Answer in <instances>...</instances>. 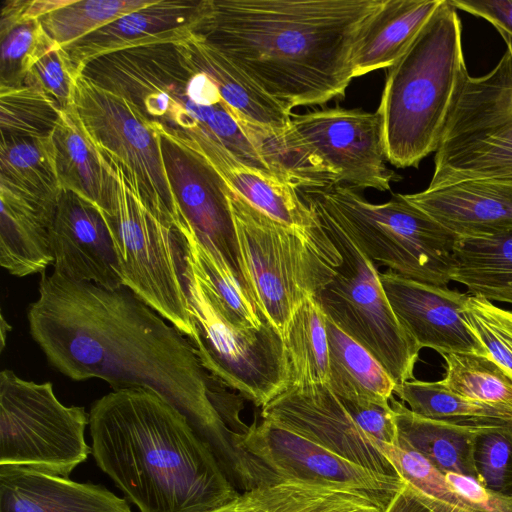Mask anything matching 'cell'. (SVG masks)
<instances>
[{"label":"cell","mask_w":512,"mask_h":512,"mask_svg":"<svg viewBox=\"0 0 512 512\" xmlns=\"http://www.w3.org/2000/svg\"><path fill=\"white\" fill-rule=\"evenodd\" d=\"M27 319L32 338L61 374L157 393L185 416L223 468L235 464V432L220 411L227 387L205 369L190 340L129 288L44 272Z\"/></svg>","instance_id":"1"},{"label":"cell","mask_w":512,"mask_h":512,"mask_svg":"<svg viewBox=\"0 0 512 512\" xmlns=\"http://www.w3.org/2000/svg\"><path fill=\"white\" fill-rule=\"evenodd\" d=\"M384 0H201L191 31L288 110L345 96Z\"/></svg>","instance_id":"2"},{"label":"cell","mask_w":512,"mask_h":512,"mask_svg":"<svg viewBox=\"0 0 512 512\" xmlns=\"http://www.w3.org/2000/svg\"><path fill=\"white\" fill-rule=\"evenodd\" d=\"M89 428L97 466L140 512H205L240 495L185 416L151 390L97 399Z\"/></svg>","instance_id":"3"},{"label":"cell","mask_w":512,"mask_h":512,"mask_svg":"<svg viewBox=\"0 0 512 512\" xmlns=\"http://www.w3.org/2000/svg\"><path fill=\"white\" fill-rule=\"evenodd\" d=\"M186 36L99 56L80 74L129 101L157 132L190 146L212 164L231 153L245 166L276 178L215 82L192 59L183 43Z\"/></svg>","instance_id":"4"},{"label":"cell","mask_w":512,"mask_h":512,"mask_svg":"<svg viewBox=\"0 0 512 512\" xmlns=\"http://www.w3.org/2000/svg\"><path fill=\"white\" fill-rule=\"evenodd\" d=\"M467 73L461 21L457 9L443 0L386 76L376 111L390 164L418 167L437 150Z\"/></svg>","instance_id":"5"},{"label":"cell","mask_w":512,"mask_h":512,"mask_svg":"<svg viewBox=\"0 0 512 512\" xmlns=\"http://www.w3.org/2000/svg\"><path fill=\"white\" fill-rule=\"evenodd\" d=\"M229 200L261 317L283 333L296 307L333 278L341 255L319 219L312 229L301 230L273 219L231 188Z\"/></svg>","instance_id":"6"},{"label":"cell","mask_w":512,"mask_h":512,"mask_svg":"<svg viewBox=\"0 0 512 512\" xmlns=\"http://www.w3.org/2000/svg\"><path fill=\"white\" fill-rule=\"evenodd\" d=\"M305 191L373 263L421 283L446 286L452 281L459 238L403 194L374 204L343 184Z\"/></svg>","instance_id":"7"},{"label":"cell","mask_w":512,"mask_h":512,"mask_svg":"<svg viewBox=\"0 0 512 512\" xmlns=\"http://www.w3.org/2000/svg\"><path fill=\"white\" fill-rule=\"evenodd\" d=\"M486 75L464 76L435 151L427 189L473 179L512 181V36Z\"/></svg>","instance_id":"8"},{"label":"cell","mask_w":512,"mask_h":512,"mask_svg":"<svg viewBox=\"0 0 512 512\" xmlns=\"http://www.w3.org/2000/svg\"><path fill=\"white\" fill-rule=\"evenodd\" d=\"M341 255L333 278L314 297L324 315L368 350L395 384L414 379L420 348L398 322L375 264L309 192L299 191Z\"/></svg>","instance_id":"9"},{"label":"cell","mask_w":512,"mask_h":512,"mask_svg":"<svg viewBox=\"0 0 512 512\" xmlns=\"http://www.w3.org/2000/svg\"><path fill=\"white\" fill-rule=\"evenodd\" d=\"M101 153L113 174L102 212L114 240L124 286L188 338L192 324L174 224L142 200L116 160Z\"/></svg>","instance_id":"10"},{"label":"cell","mask_w":512,"mask_h":512,"mask_svg":"<svg viewBox=\"0 0 512 512\" xmlns=\"http://www.w3.org/2000/svg\"><path fill=\"white\" fill-rule=\"evenodd\" d=\"M179 251L192 324L188 339L206 370L227 388L263 407L289 385L282 333L266 318L258 329L230 324L211 301L190 260Z\"/></svg>","instance_id":"11"},{"label":"cell","mask_w":512,"mask_h":512,"mask_svg":"<svg viewBox=\"0 0 512 512\" xmlns=\"http://www.w3.org/2000/svg\"><path fill=\"white\" fill-rule=\"evenodd\" d=\"M89 413L66 406L50 382L36 383L13 371L0 373V465L69 478L92 453L85 442Z\"/></svg>","instance_id":"12"},{"label":"cell","mask_w":512,"mask_h":512,"mask_svg":"<svg viewBox=\"0 0 512 512\" xmlns=\"http://www.w3.org/2000/svg\"><path fill=\"white\" fill-rule=\"evenodd\" d=\"M245 490L281 481H301L366 491L393 499L405 486L399 476L371 471L323 446L262 419L234 434Z\"/></svg>","instance_id":"13"},{"label":"cell","mask_w":512,"mask_h":512,"mask_svg":"<svg viewBox=\"0 0 512 512\" xmlns=\"http://www.w3.org/2000/svg\"><path fill=\"white\" fill-rule=\"evenodd\" d=\"M74 107L97 148L116 160L142 200L173 224L183 214L167 178L159 133L126 99L81 74Z\"/></svg>","instance_id":"14"},{"label":"cell","mask_w":512,"mask_h":512,"mask_svg":"<svg viewBox=\"0 0 512 512\" xmlns=\"http://www.w3.org/2000/svg\"><path fill=\"white\" fill-rule=\"evenodd\" d=\"M158 133L165 171L179 209L199 240L227 264L258 309L240 254L228 184L200 152L166 133Z\"/></svg>","instance_id":"15"},{"label":"cell","mask_w":512,"mask_h":512,"mask_svg":"<svg viewBox=\"0 0 512 512\" xmlns=\"http://www.w3.org/2000/svg\"><path fill=\"white\" fill-rule=\"evenodd\" d=\"M300 141L353 189L390 190L400 176L386 165L379 113L326 107L292 114Z\"/></svg>","instance_id":"16"},{"label":"cell","mask_w":512,"mask_h":512,"mask_svg":"<svg viewBox=\"0 0 512 512\" xmlns=\"http://www.w3.org/2000/svg\"><path fill=\"white\" fill-rule=\"evenodd\" d=\"M262 408L275 423L371 471L398 476L387 458L326 383L290 385Z\"/></svg>","instance_id":"17"},{"label":"cell","mask_w":512,"mask_h":512,"mask_svg":"<svg viewBox=\"0 0 512 512\" xmlns=\"http://www.w3.org/2000/svg\"><path fill=\"white\" fill-rule=\"evenodd\" d=\"M379 279L398 322L420 349L488 356L464 317L468 295L391 270L379 273Z\"/></svg>","instance_id":"18"},{"label":"cell","mask_w":512,"mask_h":512,"mask_svg":"<svg viewBox=\"0 0 512 512\" xmlns=\"http://www.w3.org/2000/svg\"><path fill=\"white\" fill-rule=\"evenodd\" d=\"M54 272L107 289L124 287L119 259L100 207L70 190L59 198L50 231Z\"/></svg>","instance_id":"19"},{"label":"cell","mask_w":512,"mask_h":512,"mask_svg":"<svg viewBox=\"0 0 512 512\" xmlns=\"http://www.w3.org/2000/svg\"><path fill=\"white\" fill-rule=\"evenodd\" d=\"M403 196L460 239L512 231L510 180H465Z\"/></svg>","instance_id":"20"},{"label":"cell","mask_w":512,"mask_h":512,"mask_svg":"<svg viewBox=\"0 0 512 512\" xmlns=\"http://www.w3.org/2000/svg\"><path fill=\"white\" fill-rule=\"evenodd\" d=\"M201 0H154L85 37L61 47L73 69L102 55L159 41L177 40L191 32Z\"/></svg>","instance_id":"21"},{"label":"cell","mask_w":512,"mask_h":512,"mask_svg":"<svg viewBox=\"0 0 512 512\" xmlns=\"http://www.w3.org/2000/svg\"><path fill=\"white\" fill-rule=\"evenodd\" d=\"M0 512H132L101 485L34 469L0 465Z\"/></svg>","instance_id":"22"},{"label":"cell","mask_w":512,"mask_h":512,"mask_svg":"<svg viewBox=\"0 0 512 512\" xmlns=\"http://www.w3.org/2000/svg\"><path fill=\"white\" fill-rule=\"evenodd\" d=\"M0 264L11 275L44 273L53 265L50 231L57 204L0 187Z\"/></svg>","instance_id":"23"},{"label":"cell","mask_w":512,"mask_h":512,"mask_svg":"<svg viewBox=\"0 0 512 512\" xmlns=\"http://www.w3.org/2000/svg\"><path fill=\"white\" fill-rule=\"evenodd\" d=\"M442 1L384 0L357 39L352 57L354 78L393 66Z\"/></svg>","instance_id":"24"},{"label":"cell","mask_w":512,"mask_h":512,"mask_svg":"<svg viewBox=\"0 0 512 512\" xmlns=\"http://www.w3.org/2000/svg\"><path fill=\"white\" fill-rule=\"evenodd\" d=\"M51 138L62 189L73 191L104 209L113 183L112 170L75 107L61 111Z\"/></svg>","instance_id":"25"},{"label":"cell","mask_w":512,"mask_h":512,"mask_svg":"<svg viewBox=\"0 0 512 512\" xmlns=\"http://www.w3.org/2000/svg\"><path fill=\"white\" fill-rule=\"evenodd\" d=\"M389 403L394 413L398 446L419 453L444 474L456 473L477 479L472 444L479 425L420 416L393 395Z\"/></svg>","instance_id":"26"},{"label":"cell","mask_w":512,"mask_h":512,"mask_svg":"<svg viewBox=\"0 0 512 512\" xmlns=\"http://www.w3.org/2000/svg\"><path fill=\"white\" fill-rule=\"evenodd\" d=\"M183 43L195 63L215 82L220 95L239 121L270 128H285L292 111L266 94L228 58L192 31Z\"/></svg>","instance_id":"27"},{"label":"cell","mask_w":512,"mask_h":512,"mask_svg":"<svg viewBox=\"0 0 512 512\" xmlns=\"http://www.w3.org/2000/svg\"><path fill=\"white\" fill-rule=\"evenodd\" d=\"M238 123L280 181L298 191L340 184L338 175L300 141L290 124L285 128H270L239 120Z\"/></svg>","instance_id":"28"},{"label":"cell","mask_w":512,"mask_h":512,"mask_svg":"<svg viewBox=\"0 0 512 512\" xmlns=\"http://www.w3.org/2000/svg\"><path fill=\"white\" fill-rule=\"evenodd\" d=\"M0 187L57 204L63 189L51 136L1 134Z\"/></svg>","instance_id":"29"},{"label":"cell","mask_w":512,"mask_h":512,"mask_svg":"<svg viewBox=\"0 0 512 512\" xmlns=\"http://www.w3.org/2000/svg\"><path fill=\"white\" fill-rule=\"evenodd\" d=\"M329 346L328 387L340 398L389 401L395 382L374 356L325 316Z\"/></svg>","instance_id":"30"},{"label":"cell","mask_w":512,"mask_h":512,"mask_svg":"<svg viewBox=\"0 0 512 512\" xmlns=\"http://www.w3.org/2000/svg\"><path fill=\"white\" fill-rule=\"evenodd\" d=\"M453 281L472 295L512 304V231L484 238H465L455 249Z\"/></svg>","instance_id":"31"},{"label":"cell","mask_w":512,"mask_h":512,"mask_svg":"<svg viewBox=\"0 0 512 512\" xmlns=\"http://www.w3.org/2000/svg\"><path fill=\"white\" fill-rule=\"evenodd\" d=\"M289 385L327 383L329 346L325 315L314 297L304 299L293 311L282 333Z\"/></svg>","instance_id":"32"},{"label":"cell","mask_w":512,"mask_h":512,"mask_svg":"<svg viewBox=\"0 0 512 512\" xmlns=\"http://www.w3.org/2000/svg\"><path fill=\"white\" fill-rule=\"evenodd\" d=\"M219 173L233 191L273 219L301 230H310L318 224L316 214L298 190L279 179L237 160Z\"/></svg>","instance_id":"33"},{"label":"cell","mask_w":512,"mask_h":512,"mask_svg":"<svg viewBox=\"0 0 512 512\" xmlns=\"http://www.w3.org/2000/svg\"><path fill=\"white\" fill-rule=\"evenodd\" d=\"M373 501L387 507L392 499L366 491L301 481H281L240 494L238 512H311L342 502Z\"/></svg>","instance_id":"34"},{"label":"cell","mask_w":512,"mask_h":512,"mask_svg":"<svg viewBox=\"0 0 512 512\" xmlns=\"http://www.w3.org/2000/svg\"><path fill=\"white\" fill-rule=\"evenodd\" d=\"M393 393L414 413L464 425L512 422V413L468 399L441 381L408 380L395 384Z\"/></svg>","instance_id":"35"},{"label":"cell","mask_w":512,"mask_h":512,"mask_svg":"<svg viewBox=\"0 0 512 512\" xmlns=\"http://www.w3.org/2000/svg\"><path fill=\"white\" fill-rule=\"evenodd\" d=\"M444 384L468 399L512 413V376L489 356L443 353Z\"/></svg>","instance_id":"36"},{"label":"cell","mask_w":512,"mask_h":512,"mask_svg":"<svg viewBox=\"0 0 512 512\" xmlns=\"http://www.w3.org/2000/svg\"><path fill=\"white\" fill-rule=\"evenodd\" d=\"M154 0H68L38 20L46 35L65 47Z\"/></svg>","instance_id":"37"},{"label":"cell","mask_w":512,"mask_h":512,"mask_svg":"<svg viewBox=\"0 0 512 512\" xmlns=\"http://www.w3.org/2000/svg\"><path fill=\"white\" fill-rule=\"evenodd\" d=\"M60 114L56 103L35 86L0 88L1 134L51 136Z\"/></svg>","instance_id":"38"},{"label":"cell","mask_w":512,"mask_h":512,"mask_svg":"<svg viewBox=\"0 0 512 512\" xmlns=\"http://www.w3.org/2000/svg\"><path fill=\"white\" fill-rule=\"evenodd\" d=\"M54 46L38 19L0 20V88L22 86L33 64Z\"/></svg>","instance_id":"39"},{"label":"cell","mask_w":512,"mask_h":512,"mask_svg":"<svg viewBox=\"0 0 512 512\" xmlns=\"http://www.w3.org/2000/svg\"><path fill=\"white\" fill-rule=\"evenodd\" d=\"M472 455L477 480L491 490L512 496V422L479 425Z\"/></svg>","instance_id":"40"},{"label":"cell","mask_w":512,"mask_h":512,"mask_svg":"<svg viewBox=\"0 0 512 512\" xmlns=\"http://www.w3.org/2000/svg\"><path fill=\"white\" fill-rule=\"evenodd\" d=\"M375 444L391 463L397 475L416 492L446 504L474 510L452 488L446 474L436 468L425 457L396 444L378 440H375Z\"/></svg>","instance_id":"41"},{"label":"cell","mask_w":512,"mask_h":512,"mask_svg":"<svg viewBox=\"0 0 512 512\" xmlns=\"http://www.w3.org/2000/svg\"><path fill=\"white\" fill-rule=\"evenodd\" d=\"M464 317L488 356L512 376V312L471 295L466 301Z\"/></svg>","instance_id":"42"},{"label":"cell","mask_w":512,"mask_h":512,"mask_svg":"<svg viewBox=\"0 0 512 512\" xmlns=\"http://www.w3.org/2000/svg\"><path fill=\"white\" fill-rule=\"evenodd\" d=\"M77 74L66 52L54 46L44 53L28 71L24 84L42 90L63 110L74 107Z\"/></svg>","instance_id":"43"},{"label":"cell","mask_w":512,"mask_h":512,"mask_svg":"<svg viewBox=\"0 0 512 512\" xmlns=\"http://www.w3.org/2000/svg\"><path fill=\"white\" fill-rule=\"evenodd\" d=\"M452 488L477 512H512V496L504 495L482 485L476 478L448 473Z\"/></svg>","instance_id":"44"},{"label":"cell","mask_w":512,"mask_h":512,"mask_svg":"<svg viewBox=\"0 0 512 512\" xmlns=\"http://www.w3.org/2000/svg\"><path fill=\"white\" fill-rule=\"evenodd\" d=\"M456 9L489 21L498 32L512 36V0H449Z\"/></svg>","instance_id":"45"},{"label":"cell","mask_w":512,"mask_h":512,"mask_svg":"<svg viewBox=\"0 0 512 512\" xmlns=\"http://www.w3.org/2000/svg\"><path fill=\"white\" fill-rule=\"evenodd\" d=\"M68 0H6L0 20L21 21L39 19L44 14L66 4Z\"/></svg>","instance_id":"46"},{"label":"cell","mask_w":512,"mask_h":512,"mask_svg":"<svg viewBox=\"0 0 512 512\" xmlns=\"http://www.w3.org/2000/svg\"><path fill=\"white\" fill-rule=\"evenodd\" d=\"M448 505L421 495L405 483L385 512H444Z\"/></svg>","instance_id":"47"},{"label":"cell","mask_w":512,"mask_h":512,"mask_svg":"<svg viewBox=\"0 0 512 512\" xmlns=\"http://www.w3.org/2000/svg\"><path fill=\"white\" fill-rule=\"evenodd\" d=\"M387 507L373 501L342 502L331 504L311 512H385Z\"/></svg>","instance_id":"48"},{"label":"cell","mask_w":512,"mask_h":512,"mask_svg":"<svg viewBox=\"0 0 512 512\" xmlns=\"http://www.w3.org/2000/svg\"><path fill=\"white\" fill-rule=\"evenodd\" d=\"M236 500L227 505H224V506L212 509V510H208L205 512H238L237 507H236Z\"/></svg>","instance_id":"49"},{"label":"cell","mask_w":512,"mask_h":512,"mask_svg":"<svg viewBox=\"0 0 512 512\" xmlns=\"http://www.w3.org/2000/svg\"><path fill=\"white\" fill-rule=\"evenodd\" d=\"M444 512H477L475 510L461 508L455 505H448Z\"/></svg>","instance_id":"50"}]
</instances>
